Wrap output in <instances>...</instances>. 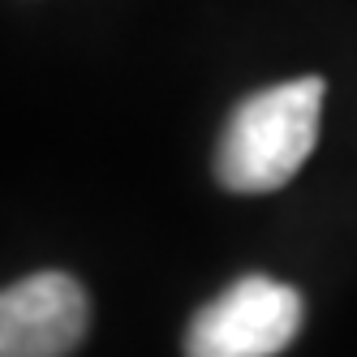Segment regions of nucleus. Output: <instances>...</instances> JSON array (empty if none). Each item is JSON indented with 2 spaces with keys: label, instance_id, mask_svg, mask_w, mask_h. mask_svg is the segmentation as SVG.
Instances as JSON below:
<instances>
[{
  "label": "nucleus",
  "instance_id": "obj_3",
  "mask_svg": "<svg viewBox=\"0 0 357 357\" xmlns=\"http://www.w3.org/2000/svg\"><path fill=\"white\" fill-rule=\"evenodd\" d=\"M91 301L65 271H35L0 297V357H69L82 344Z\"/></svg>",
  "mask_w": 357,
  "mask_h": 357
},
{
  "label": "nucleus",
  "instance_id": "obj_1",
  "mask_svg": "<svg viewBox=\"0 0 357 357\" xmlns=\"http://www.w3.org/2000/svg\"><path fill=\"white\" fill-rule=\"evenodd\" d=\"M323 78H293L267 91H254L233 108L220 151L215 176L233 194H267L293 181L319 142Z\"/></svg>",
  "mask_w": 357,
  "mask_h": 357
},
{
  "label": "nucleus",
  "instance_id": "obj_2",
  "mask_svg": "<svg viewBox=\"0 0 357 357\" xmlns=\"http://www.w3.org/2000/svg\"><path fill=\"white\" fill-rule=\"evenodd\" d=\"M301 331V293L271 275H241L185 327V357H275Z\"/></svg>",
  "mask_w": 357,
  "mask_h": 357
}]
</instances>
